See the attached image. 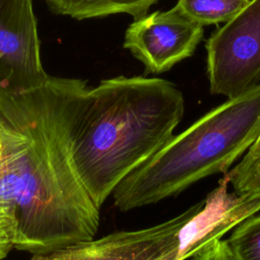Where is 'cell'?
I'll use <instances>...</instances> for the list:
<instances>
[{
  "label": "cell",
  "instance_id": "5bb4252c",
  "mask_svg": "<svg viewBox=\"0 0 260 260\" xmlns=\"http://www.w3.org/2000/svg\"><path fill=\"white\" fill-rule=\"evenodd\" d=\"M259 169H260V152L248 158L242 157V159L225 174L228 175L229 180H233V179L245 176L247 174H250Z\"/></svg>",
  "mask_w": 260,
  "mask_h": 260
},
{
  "label": "cell",
  "instance_id": "8992f818",
  "mask_svg": "<svg viewBox=\"0 0 260 260\" xmlns=\"http://www.w3.org/2000/svg\"><path fill=\"white\" fill-rule=\"evenodd\" d=\"M188 239L177 215L159 224L116 232L52 252L54 260H185Z\"/></svg>",
  "mask_w": 260,
  "mask_h": 260
},
{
  "label": "cell",
  "instance_id": "ba28073f",
  "mask_svg": "<svg viewBox=\"0 0 260 260\" xmlns=\"http://www.w3.org/2000/svg\"><path fill=\"white\" fill-rule=\"evenodd\" d=\"M48 9L62 16L82 20L126 13L134 19L145 15L158 0H44Z\"/></svg>",
  "mask_w": 260,
  "mask_h": 260
},
{
  "label": "cell",
  "instance_id": "6da1fadb",
  "mask_svg": "<svg viewBox=\"0 0 260 260\" xmlns=\"http://www.w3.org/2000/svg\"><path fill=\"white\" fill-rule=\"evenodd\" d=\"M89 88L49 75L35 89L0 92V206L15 217L17 250L49 254L98 232L100 209L74 161Z\"/></svg>",
  "mask_w": 260,
  "mask_h": 260
},
{
  "label": "cell",
  "instance_id": "3957f363",
  "mask_svg": "<svg viewBox=\"0 0 260 260\" xmlns=\"http://www.w3.org/2000/svg\"><path fill=\"white\" fill-rule=\"evenodd\" d=\"M260 134V83L228 99L175 135L114 189V206L129 211L176 196L225 174Z\"/></svg>",
  "mask_w": 260,
  "mask_h": 260
},
{
  "label": "cell",
  "instance_id": "4fadbf2b",
  "mask_svg": "<svg viewBox=\"0 0 260 260\" xmlns=\"http://www.w3.org/2000/svg\"><path fill=\"white\" fill-rule=\"evenodd\" d=\"M234 191L240 195H260V169L245 176L230 180Z\"/></svg>",
  "mask_w": 260,
  "mask_h": 260
},
{
  "label": "cell",
  "instance_id": "7c38bea8",
  "mask_svg": "<svg viewBox=\"0 0 260 260\" xmlns=\"http://www.w3.org/2000/svg\"><path fill=\"white\" fill-rule=\"evenodd\" d=\"M188 260H235L226 240H217L195 253Z\"/></svg>",
  "mask_w": 260,
  "mask_h": 260
},
{
  "label": "cell",
  "instance_id": "9c48e42d",
  "mask_svg": "<svg viewBox=\"0 0 260 260\" xmlns=\"http://www.w3.org/2000/svg\"><path fill=\"white\" fill-rule=\"evenodd\" d=\"M250 2L251 0H178L176 6L203 26L232 20Z\"/></svg>",
  "mask_w": 260,
  "mask_h": 260
},
{
  "label": "cell",
  "instance_id": "277c9868",
  "mask_svg": "<svg viewBox=\"0 0 260 260\" xmlns=\"http://www.w3.org/2000/svg\"><path fill=\"white\" fill-rule=\"evenodd\" d=\"M212 94L236 98L260 81V0L251 2L206 42Z\"/></svg>",
  "mask_w": 260,
  "mask_h": 260
},
{
  "label": "cell",
  "instance_id": "5b68a950",
  "mask_svg": "<svg viewBox=\"0 0 260 260\" xmlns=\"http://www.w3.org/2000/svg\"><path fill=\"white\" fill-rule=\"evenodd\" d=\"M32 0H0V92H23L48 79Z\"/></svg>",
  "mask_w": 260,
  "mask_h": 260
},
{
  "label": "cell",
  "instance_id": "8fae6325",
  "mask_svg": "<svg viewBox=\"0 0 260 260\" xmlns=\"http://www.w3.org/2000/svg\"><path fill=\"white\" fill-rule=\"evenodd\" d=\"M16 228L14 215L7 208L0 206V260L15 248Z\"/></svg>",
  "mask_w": 260,
  "mask_h": 260
},
{
  "label": "cell",
  "instance_id": "30bf717a",
  "mask_svg": "<svg viewBox=\"0 0 260 260\" xmlns=\"http://www.w3.org/2000/svg\"><path fill=\"white\" fill-rule=\"evenodd\" d=\"M235 260H260V214H253L232 231L226 239Z\"/></svg>",
  "mask_w": 260,
  "mask_h": 260
},
{
  "label": "cell",
  "instance_id": "2e32d148",
  "mask_svg": "<svg viewBox=\"0 0 260 260\" xmlns=\"http://www.w3.org/2000/svg\"><path fill=\"white\" fill-rule=\"evenodd\" d=\"M30 260H54L52 254H35Z\"/></svg>",
  "mask_w": 260,
  "mask_h": 260
},
{
  "label": "cell",
  "instance_id": "9a60e30c",
  "mask_svg": "<svg viewBox=\"0 0 260 260\" xmlns=\"http://www.w3.org/2000/svg\"><path fill=\"white\" fill-rule=\"evenodd\" d=\"M258 152H260V134L258 136V138L256 139V141L250 146V148L246 151V153L243 155V157H251L255 154H257Z\"/></svg>",
  "mask_w": 260,
  "mask_h": 260
},
{
  "label": "cell",
  "instance_id": "52a82bcc",
  "mask_svg": "<svg viewBox=\"0 0 260 260\" xmlns=\"http://www.w3.org/2000/svg\"><path fill=\"white\" fill-rule=\"evenodd\" d=\"M203 26L177 6L134 19L125 31L123 47L145 70L159 74L190 57L203 37Z\"/></svg>",
  "mask_w": 260,
  "mask_h": 260
},
{
  "label": "cell",
  "instance_id": "7a4b0ae2",
  "mask_svg": "<svg viewBox=\"0 0 260 260\" xmlns=\"http://www.w3.org/2000/svg\"><path fill=\"white\" fill-rule=\"evenodd\" d=\"M184 110L182 92L157 77L121 75L89 88L74 161L96 208L174 136Z\"/></svg>",
  "mask_w": 260,
  "mask_h": 260
}]
</instances>
